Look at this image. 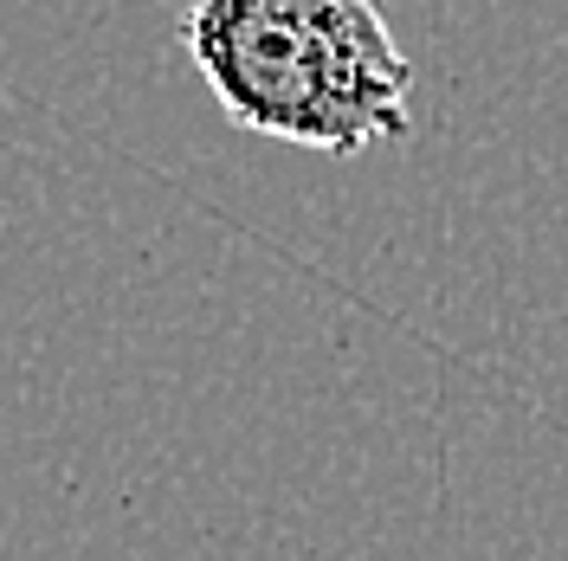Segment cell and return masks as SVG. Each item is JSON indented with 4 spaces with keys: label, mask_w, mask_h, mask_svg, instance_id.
<instances>
[{
    "label": "cell",
    "mask_w": 568,
    "mask_h": 561,
    "mask_svg": "<svg viewBox=\"0 0 568 561\" xmlns=\"http://www.w3.org/2000/svg\"><path fill=\"white\" fill-rule=\"evenodd\" d=\"M181 45L226 123L252 136L368 155L414 130V59L382 0H194Z\"/></svg>",
    "instance_id": "obj_1"
}]
</instances>
